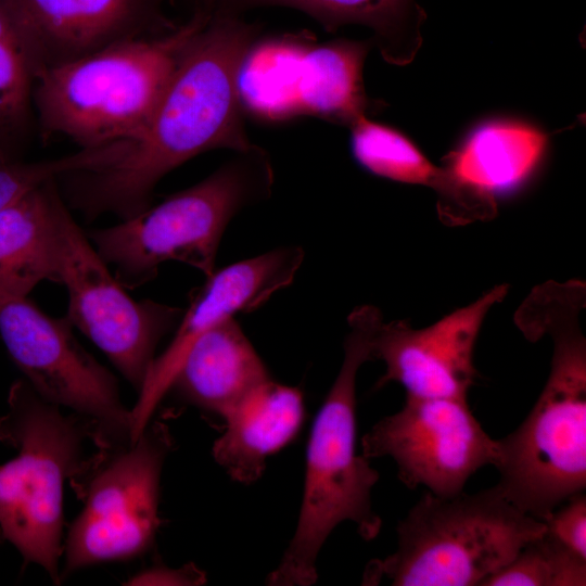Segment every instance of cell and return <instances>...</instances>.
<instances>
[{
  "instance_id": "obj_1",
  "label": "cell",
  "mask_w": 586,
  "mask_h": 586,
  "mask_svg": "<svg viewBox=\"0 0 586 586\" xmlns=\"http://www.w3.org/2000/svg\"><path fill=\"white\" fill-rule=\"evenodd\" d=\"M257 29L217 5L184 47L143 135L117 163L60 179L68 203L88 219H122L150 206L156 184L192 157L215 149H256L245 131L239 77Z\"/></svg>"
},
{
  "instance_id": "obj_2",
  "label": "cell",
  "mask_w": 586,
  "mask_h": 586,
  "mask_svg": "<svg viewBox=\"0 0 586 586\" xmlns=\"http://www.w3.org/2000/svg\"><path fill=\"white\" fill-rule=\"evenodd\" d=\"M586 284L577 279L533 288L514 314L531 342L548 335L552 357L547 382L525 420L497 440L495 467L504 496L544 520L586 488V339L579 316Z\"/></svg>"
},
{
  "instance_id": "obj_3",
  "label": "cell",
  "mask_w": 586,
  "mask_h": 586,
  "mask_svg": "<svg viewBox=\"0 0 586 586\" xmlns=\"http://www.w3.org/2000/svg\"><path fill=\"white\" fill-rule=\"evenodd\" d=\"M383 321L381 310L372 305L358 306L347 317L343 361L308 440L295 532L279 564L268 574L267 585L315 584L319 552L343 522H352L366 540L381 531L382 521L371 499L379 473L356 449V383L360 367L374 359L373 341Z\"/></svg>"
},
{
  "instance_id": "obj_4",
  "label": "cell",
  "mask_w": 586,
  "mask_h": 586,
  "mask_svg": "<svg viewBox=\"0 0 586 586\" xmlns=\"http://www.w3.org/2000/svg\"><path fill=\"white\" fill-rule=\"evenodd\" d=\"M212 10L203 4L170 31L115 42L41 71L33 94L37 132L43 140L66 138L80 149L137 141L184 47Z\"/></svg>"
},
{
  "instance_id": "obj_5",
  "label": "cell",
  "mask_w": 586,
  "mask_h": 586,
  "mask_svg": "<svg viewBox=\"0 0 586 586\" xmlns=\"http://www.w3.org/2000/svg\"><path fill=\"white\" fill-rule=\"evenodd\" d=\"M397 549L365 568L362 585L472 586L546 531L499 487L441 497L425 493L397 525Z\"/></svg>"
},
{
  "instance_id": "obj_6",
  "label": "cell",
  "mask_w": 586,
  "mask_h": 586,
  "mask_svg": "<svg viewBox=\"0 0 586 586\" xmlns=\"http://www.w3.org/2000/svg\"><path fill=\"white\" fill-rule=\"evenodd\" d=\"M92 425L42 398L26 379L15 381L0 416V442L16 455L0 464V533L25 562L60 582L63 493L87 459Z\"/></svg>"
},
{
  "instance_id": "obj_7",
  "label": "cell",
  "mask_w": 586,
  "mask_h": 586,
  "mask_svg": "<svg viewBox=\"0 0 586 586\" xmlns=\"http://www.w3.org/2000/svg\"><path fill=\"white\" fill-rule=\"evenodd\" d=\"M272 178L267 155L256 148L239 153L160 204L87 235L125 288L152 280L158 267L169 260L190 265L208 277L216 270L227 226L245 206L269 194Z\"/></svg>"
},
{
  "instance_id": "obj_8",
  "label": "cell",
  "mask_w": 586,
  "mask_h": 586,
  "mask_svg": "<svg viewBox=\"0 0 586 586\" xmlns=\"http://www.w3.org/2000/svg\"><path fill=\"white\" fill-rule=\"evenodd\" d=\"M174 445L168 426L151 420L136 440L98 447L85 460L71 479L84 506L66 535L64 575L152 547L161 525L162 471Z\"/></svg>"
},
{
  "instance_id": "obj_9",
  "label": "cell",
  "mask_w": 586,
  "mask_h": 586,
  "mask_svg": "<svg viewBox=\"0 0 586 586\" xmlns=\"http://www.w3.org/2000/svg\"><path fill=\"white\" fill-rule=\"evenodd\" d=\"M52 222L56 282L68 293L66 317L139 393L161 339L179 321L182 310L131 298L75 221L60 189Z\"/></svg>"
},
{
  "instance_id": "obj_10",
  "label": "cell",
  "mask_w": 586,
  "mask_h": 586,
  "mask_svg": "<svg viewBox=\"0 0 586 586\" xmlns=\"http://www.w3.org/2000/svg\"><path fill=\"white\" fill-rule=\"evenodd\" d=\"M65 318L25 297L0 298V335L14 364L46 400L89 422L97 447L130 441L131 411L116 378L78 342Z\"/></svg>"
},
{
  "instance_id": "obj_11",
  "label": "cell",
  "mask_w": 586,
  "mask_h": 586,
  "mask_svg": "<svg viewBox=\"0 0 586 586\" xmlns=\"http://www.w3.org/2000/svg\"><path fill=\"white\" fill-rule=\"evenodd\" d=\"M361 446L367 459L391 457L408 488L424 486L441 497L463 492L468 480L498 457L497 440L464 398L406 395L402 409L372 425Z\"/></svg>"
},
{
  "instance_id": "obj_12",
  "label": "cell",
  "mask_w": 586,
  "mask_h": 586,
  "mask_svg": "<svg viewBox=\"0 0 586 586\" xmlns=\"http://www.w3.org/2000/svg\"><path fill=\"white\" fill-rule=\"evenodd\" d=\"M303 260L301 247L282 246L233 263L206 277L188 309L182 311L169 345L155 357L137 403L130 409L131 441L151 422L193 343L226 319L257 309L276 292L289 286Z\"/></svg>"
},
{
  "instance_id": "obj_13",
  "label": "cell",
  "mask_w": 586,
  "mask_h": 586,
  "mask_svg": "<svg viewBox=\"0 0 586 586\" xmlns=\"http://www.w3.org/2000/svg\"><path fill=\"white\" fill-rule=\"evenodd\" d=\"M508 284H499L474 302L431 326L415 329L407 320L382 322L373 341V357L385 365L377 388L396 382L415 397L464 398L474 382V347L493 306L504 301Z\"/></svg>"
},
{
  "instance_id": "obj_14",
  "label": "cell",
  "mask_w": 586,
  "mask_h": 586,
  "mask_svg": "<svg viewBox=\"0 0 586 586\" xmlns=\"http://www.w3.org/2000/svg\"><path fill=\"white\" fill-rule=\"evenodd\" d=\"M39 73L115 42L177 27L162 0H15ZM38 76V75H37Z\"/></svg>"
},
{
  "instance_id": "obj_15",
  "label": "cell",
  "mask_w": 586,
  "mask_h": 586,
  "mask_svg": "<svg viewBox=\"0 0 586 586\" xmlns=\"http://www.w3.org/2000/svg\"><path fill=\"white\" fill-rule=\"evenodd\" d=\"M304 420L303 392L271 378L222 417L213 457L233 481L253 483L263 475L267 459L297 436Z\"/></svg>"
},
{
  "instance_id": "obj_16",
  "label": "cell",
  "mask_w": 586,
  "mask_h": 586,
  "mask_svg": "<svg viewBox=\"0 0 586 586\" xmlns=\"http://www.w3.org/2000/svg\"><path fill=\"white\" fill-rule=\"evenodd\" d=\"M355 160L371 174L408 184L425 186L437 195V213L445 225L486 221L497 214L496 200L438 167L403 133L362 116L351 126Z\"/></svg>"
},
{
  "instance_id": "obj_17",
  "label": "cell",
  "mask_w": 586,
  "mask_h": 586,
  "mask_svg": "<svg viewBox=\"0 0 586 586\" xmlns=\"http://www.w3.org/2000/svg\"><path fill=\"white\" fill-rule=\"evenodd\" d=\"M269 379L265 362L231 317L193 343L169 391L184 403L222 419L244 396Z\"/></svg>"
},
{
  "instance_id": "obj_18",
  "label": "cell",
  "mask_w": 586,
  "mask_h": 586,
  "mask_svg": "<svg viewBox=\"0 0 586 586\" xmlns=\"http://www.w3.org/2000/svg\"><path fill=\"white\" fill-rule=\"evenodd\" d=\"M369 43L305 39L295 68L293 102L296 115H311L351 126L367 116L369 99L362 80Z\"/></svg>"
},
{
  "instance_id": "obj_19",
  "label": "cell",
  "mask_w": 586,
  "mask_h": 586,
  "mask_svg": "<svg viewBox=\"0 0 586 586\" xmlns=\"http://www.w3.org/2000/svg\"><path fill=\"white\" fill-rule=\"evenodd\" d=\"M50 180L0 209V298L25 297L41 281L56 282Z\"/></svg>"
},
{
  "instance_id": "obj_20",
  "label": "cell",
  "mask_w": 586,
  "mask_h": 586,
  "mask_svg": "<svg viewBox=\"0 0 586 586\" xmlns=\"http://www.w3.org/2000/svg\"><path fill=\"white\" fill-rule=\"evenodd\" d=\"M546 144V136L532 126L492 122L475 128L449 153L445 168L461 182L496 199L531 176Z\"/></svg>"
},
{
  "instance_id": "obj_21",
  "label": "cell",
  "mask_w": 586,
  "mask_h": 586,
  "mask_svg": "<svg viewBox=\"0 0 586 586\" xmlns=\"http://www.w3.org/2000/svg\"><path fill=\"white\" fill-rule=\"evenodd\" d=\"M218 5L241 8L283 7L303 12L329 30L346 24H360L375 33L383 58L404 65L416 55L421 43L422 12L413 0H219Z\"/></svg>"
},
{
  "instance_id": "obj_22",
  "label": "cell",
  "mask_w": 586,
  "mask_h": 586,
  "mask_svg": "<svg viewBox=\"0 0 586 586\" xmlns=\"http://www.w3.org/2000/svg\"><path fill=\"white\" fill-rule=\"evenodd\" d=\"M39 66L15 0H0V160H13L37 130L34 87Z\"/></svg>"
},
{
  "instance_id": "obj_23",
  "label": "cell",
  "mask_w": 586,
  "mask_h": 586,
  "mask_svg": "<svg viewBox=\"0 0 586 586\" xmlns=\"http://www.w3.org/2000/svg\"><path fill=\"white\" fill-rule=\"evenodd\" d=\"M586 558L547 531L528 542L481 586H585Z\"/></svg>"
},
{
  "instance_id": "obj_24",
  "label": "cell",
  "mask_w": 586,
  "mask_h": 586,
  "mask_svg": "<svg viewBox=\"0 0 586 586\" xmlns=\"http://www.w3.org/2000/svg\"><path fill=\"white\" fill-rule=\"evenodd\" d=\"M129 148V142L122 141L31 163L0 160V209L50 180L109 167L120 161Z\"/></svg>"
},
{
  "instance_id": "obj_25",
  "label": "cell",
  "mask_w": 586,
  "mask_h": 586,
  "mask_svg": "<svg viewBox=\"0 0 586 586\" xmlns=\"http://www.w3.org/2000/svg\"><path fill=\"white\" fill-rule=\"evenodd\" d=\"M546 531L578 556L586 558V495L577 493L545 520Z\"/></svg>"
},
{
  "instance_id": "obj_26",
  "label": "cell",
  "mask_w": 586,
  "mask_h": 586,
  "mask_svg": "<svg viewBox=\"0 0 586 586\" xmlns=\"http://www.w3.org/2000/svg\"><path fill=\"white\" fill-rule=\"evenodd\" d=\"M207 581L206 574L193 563L181 568L154 565L131 576L126 585H178L198 586Z\"/></svg>"
},
{
  "instance_id": "obj_27",
  "label": "cell",
  "mask_w": 586,
  "mask_h": 586,
  "mask_svg": "<svg viewBox=\"0 0 586 586\" xmlns=\"http://www.w3.org/2000/svg\"><path fill=\"white\" fill-rule=\"evenodd\" d=\"M204 4L213 8L219 0H203Z\"/></svg>"
}]
</instances>
